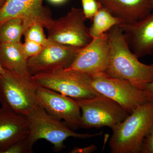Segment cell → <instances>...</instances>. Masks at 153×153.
<instances>
[{
  "label": "cell",
  "mask_w": 153,
  "mask_h": 153,
  "mask_svg": "<svg viewBox=\"0 0 153 153\" xmlns=\"http://www.w3.org/2000/svg\"><path fill=\"white\" fill-rule=\"evenodd\" d=\"M109 39V60L105 73L125 79L138 89L143 91L153 81V63H141L133 53L119 25L107 32Z\"/></svg>",
  "instance_id": "obj_1"
},
{
  "label": "cell",
  "mask_w": 153,
  "mask_h": 153,
  "mask_svg": "<svg viewBox=\"0 0 153 153\" xmlns=\"http://www.w3.org/2000/svg\"><path fill=\"white\" fill-rule=\"evenodd\" d=\"M153 128V101L137 107L111 129L108 143L111 153H140L144 140Z\"/></svg>",
  "instance_id": "obj_2"
},
{
  "label": "cell",
  "mask_w": 153,
  "mask_h": 153,
  "mask_svg": "<svg viewBox=\"0 0 153 153\" xmlns=\"http://www.w3.org/2000/svg\"><path fill=\"white\" fill-rule=\"evenodd\" d=\"M26 117L29 125L27 140L32 148L38 140L44 139L53 145L54 150L59 152L65 148L64 142L68 138L89 139L102 134H81L74 131L66 124L48 114L39 105Z\"/></svg>",
  "instance_id": "obj_3"
},
{
  "label": "cell",
  "mask_w": 153,
  "mask_h": 153,
  "mask_svg": "<svg viewBox=\"0 0 153 153\" xmlns=\"http://www.w3.org/2000/svg\"><path fill=\"white\" fill-rule=\"evenodd\" d=\"M38 86L55 91L75 100L100 95L92 87L89 74L69 69L39 73L33 75Z\"/></svg>",
  "instance_id": "obj_4"
},
{
  "label": "cell",
  "mask_w": 153,
  "mask_h": 153,
  "mask_svg": "<svg viewBox=\"0 0 153 153\" xmlns=\"http://www.w3.org/2000/svg\"><path fill=\"white\" fill-rule=\"evenodd\" d=\"M38 87L33 77L27 78L5 71L0 75V102L3 106L26 116L39 105Z\"/></svg>",
  "instance_id": "obj_5"
},
{
  "label": "cell",
  "mask_w": 153,
  "mask_h": 153,
  "mask_svg": "<svg viewBox=\"0 0 153 153\" xmlns=\"http://www.w3.org/2000/svg\"><path fill=\"white\" fill-rule=\"evenodd\" d=\"M76 100L81 111V128L112 129L130 114L120 105L104 96Z\"/></svg>",
  "instance_id": "obj_6"
},
{
  "label": "cell",
  "mask_w": 153,
  "mask_h": 153,
  "mask_svg": "<svg viewBox=\"0 0 153 153\" xmlns=\"http://www.w3.org/2000/svg\"><path fill=\"white\" fill-rule=\"evenodd\" d=\"M90 76L91 85L97 93L117 102L129 114L148 101L144 91L127 80L109 76L105 72Z\"/></svg>",
  "instance_id": "obj_7"
},
{
  "label": "cell",
  "mask_w": 153,
  "mask_h": 153,
  "mask_svg": "<svg viewBox=\"0 0 153 153\" xmlns=\"http://www.w3.org/2000/svg\"><path fill=\"white\" fill-rule=\"evenodd\" d=\"M82 9L72 8L67 15L54 20L48 30L47 38L50 42L84 48L92 40Z\"/></svg>",
  "instance_id": "obj_8"
},
{
  "label": "cell",
  "mask_w": 153,
  "mask_h": 153,
  "mask_svg": "<svg viewBox=\"0 0 153 153\" xmlns=\"http://www.w3.org/2000/svg\"><path fill=\"white\" fill-rule=\"evenodd\" d=\"M38 104L48 114L64 123L73 130L80 128L81 111L76 100L46 88L38 86Z\"/></svg>",
  "instance_id": "obj_9"
},
{
  "label": "cell",
  "mask_w": 153,
  "mask_h": 153,
  "mask_svg": "<svg viewBox=\"0 0 153 153\" xmlns=\"http://www.w3.org/2000/svg\"><path fill=\"white\" fill-rule=\"evenodd\" d=\"M81 49L50 41L38 54L28 59V69L33 76L66 69L71 66Z\"/></svg>",
  "instance_id": "obj_10"
},
{
  "label": "cell",
  "mask_w": 153,
  "mask_h": 153,
  "mask_svg": "<svg viewBox=\"0 0 153 153\" xmlns=\"http://www.w3.org/2000/svg\"><path fill=\"white\" fill-rule=\"evenodd\" d=\"M110 47L107 33L93 38L81 49L73 63L67 69L91 75L105 72L109 60Z\"/></svg>",
  "instance_id": "obj_11"
},
{
  "label": "cell",
  "mask_w": 153,
  "mask_h": 153,
  "mask_svg": "<svg viewBox=\"0 0 153 153\" xmlns=\"http://www.w3.org/2000/svg\"><path fill=\"white\" fill-rule=\"evenodd\" d=\"M119 26L130 49L138 58L153 55V9L139 21Z\"/></svg>",
  "instance_id": "obj_12"
},
{
  "label": "cell",
  "mask_w": 153,
  "mask_h": 153,
  "mask_svg": "<svg viewBox=\"0 0 153 153\" xmlns=\"http://www.w3.org/2000/svg\"><path fill=\"white\" fill-rule=\"evenodd\" d=\"M13 18L23 19L25 31L36 23L41 24L47 30L54 21L50 11L43 6L31 5L17 0H6L0 8V25Z\"/></svg>",
  "instance_id": "obj_13"
},
{
  "label": "cell",
  "mask_w": 153,
  "mask_h": 153,
  "mask_svg": "<svg viewBox=\"0 0 153 153\" xmlns=\"http://www.w3.org/2000/svg\"><path fill=\"white\" fill-rule=\"evenodd\" d=\"M29 133L26 117L2 105L0 108V153L17 142L26 138Z\"/></svg>",
  "instance_id": "obj_14"
},
{
  "label": "cell",
  "mask_w": 153,
  "mask_h": 153,
  "mask_svg": "<svg viewBox=\"0 0 153 153\" xmlns=\"http://www.w3.org/2000/svg\"><path fill=\"white\" fill-rule=\"evenodd\" d=\"M122 24L133 23L144 18L153 9L152 0H97Z\"/></svg>",
  "instance_id": "obj_15"
},
{
  "label": "cell",
  "mask_w": 153,
  "mask_h": 153,
  "mask_svg": "<svg viewBox=\"0 0 153 153\" xmlns=\"http://www.w3.org/2000/svg\"><path fill=\"white\" fill-rule=\"evenodd\" d=\"M21 42L16 43H0V65L5 71L13 74L31 78Z\"/></svg>",
  "instance_id": "obj_16"
},
{
  "label": "cell",
  "mask_w": 153,
  "mask_h": 153,
  "mask_svg": "<svg viewBox=\"0 0 153 153\" xmlns=\"http://www.w3.org/2000/svg\"><path fill=\"white\" fill-rule=\"evenodd\" d=\"M91 20L92 23L89 28V31L92 39L98 38L114 26L122 24L119 19L101 6Z\"/></svg>",
  "instance_id": "obj_17"
},
{
  "label": "cell",
  "mask_w": 153,
  "mask_h": 153,
  "mask_svg": "<svg viewBox=\"0 0 153 153\" xmlns=\"http://www.w3.org/2000/svg\"><path fill=\"white\" fill-rule=\"evenodd\" d=\"M25 31L23 19L20 18L8 19L0 25V43L21 42Z\"/></svg>",
  "instance_id": "obj_18"
},
{
  "label": "cell",
  "mask_w": 153,
  "mask_h": 153,
  "mask_svg": "<svg viewBox=\"0 0 153 153\" xmlns=\"http://www.w3.org/2000/svg\"><path fill=\"white\" fill-rule=\"evenodd\" d=\"M44 27L36 23L30 26L24 33L25 40L33 41L43 46L49 44V41L44 34Z\"/></svg>",
  "instance_id": "obj_19"
},
{
  "label": "cell",
  "mask_w": 153,
  "mask_h": 153,
  "mask_svg": "<svg viewBox=\"0 0 153 153\" xmlns=\"http://www.w3.org/2000/svg\"><path fill=\"white\" fill-rule=\"evenodd\" d=\"M33 152L26 138L19 140L8 148L3 153H28Z\"/></svg>",
  "instance_id": "obj_20"
},
{
  "label": "cell",
  "mask_w": 153,
  "mask_h": 153,
  "mask_svg": "<svg viewBox=\"0 0 153 153\" xmlns=\"http://www.w3.org/2000/svg\"><path fill=\"white\" fill-rule=\"evenodd\" d=\"M44 46L33 41L25 40L22 44V49L25 57L28 59L38 54L43 49Z\"/></svg>",
  "instance_id": "obj_21"
},
{
  "label": "cell",
  "mask_w": 153,
  "mask_h": 153,
  "mask_svg": "<svg viewBox=\"0 0 153 153\" xmlns=\"http://www.w3.org/2000/svg\"><path fill=\"white\" fill-rule=\"evenodd\" d=\"M82 10L86 19H92L100 7L97 0H81Z\"/></svg>",
  "instance_id": "obj_22"
},
{
  "label": "cell",
  "mask_w": 153,
  "mask_h": 153,
  "mask_svg": "<svg viewBox=\"0 0 153 153\" xmlns=\"http://www.w3.org/2000/svg\"><path fill=\"white\" fill-rule=\"evenodd\" d=\"M140 153H153V128L144 140Z\"/></svg>",
  "instance_id": "obj_23"
},
{
  "label": "cell",
  "mask_w": 153,
  "mask_h": 153,
  "mask_svg": "<svg viewBox=\"0 0 153 153\" xmlns=\"http://www.w3.org/2000/svg\"><path fill=\"white\" fill-rule=\"evenodd\" d=\"M97 147L93 145L83 148H74L71 153H91L94 152L96 150Z\"/></svg>",
  "instance_id": "obj_24"
},
{
  "label": "cell",
  "mask_w": 153,
  "mask_h": 153,
  "mask_svg": "<svg viewBox=\"0 0 153 153\" xmlns=\"http://www.w3.org/2000/svg\"><path fill=\"white\" fill-rule=\"evenodd\" d=\"M143 91L148 101H153V81L149 83Z\"/></svg>",
  "instance_id": "obj_25"
},
{
  "label": "cell",
  "mask_w": 153,
  "mask_h": 153,
  "mask_svg": "<svg viewBox=\"0 0 153 153\" xmlns=\"http://www.w3.org/2000/svg\"><path fill=\"white\" fill-rule=\"evenodd\" d=\"M23 2L28 4L35 6H43V0H17Z\"/></svg>",
  "instance_id": "obj_26"
},
{
  "label": "cell",
  "mask_w": 153,
  "mask_h": 153,
  "mask_svg": "<svg viewBox=\"0 0 153 153\" xmlns=\"http://www.w3.org/2000/svg\"><path fill=\"white\" fill-rule=\"evenodd\" d=\"M51 3L53 4H62L66 1V0H49Z\"/></svg>",
  "instance_id": "obj_27"
},
{
  "label": "cell",
  "mask_w": 153,
  "mask_h": 153,
  "mask_svg": "<svg viewBox=\"0 0 153 153\" xmlns=\"http://www.w3.org/2000/svg\"><path fill=\"white\" fill-rule=\"evenodd\" d=\"M5 71L3 69V68H2L1 65H0V75L2 74L3 73H4Z\"/></svg>",
  "instance_id": "obj_28"
},
{
  "label": "cell",
  "mask_w": 153,
  "mask_h": 153,
  "mask_svg": "<svg viewBox=\"0 0 153 153\" xmlns=\"http://www.w3.org/2000/svg\"><path fill=\"white\" fill-rule=\"evenodd\" d=\"M6 0H0V8L4 4V3L5 1Z\"/></svg>",
  "instance_id": "obj_29"
},
{
  "label": "cell",
  "mask_w": 153,
  "mask_h": 153,
  "mask_svg": "<svg viewBox=\"0 0 153 153\" xmlns=\"http://www.w3.org/2000/svg\"><path fill=\"white\" fill-rule=\"evenodd\" d=\"M152 5L153 7V0H152Z\"/></svg>",
  "instance_id": "obj_30"
}]
</instances>
